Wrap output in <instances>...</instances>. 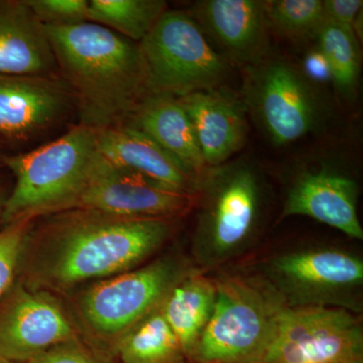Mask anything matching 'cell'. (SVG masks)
<instances>
[{
	"instance_id": "cell-1",
	"label": "cell",
	"mask_w": 363,
	"mask_h": 363,
	"mask_svg": "<svg viewBox=\"0 0 363 363\" xmlns=\"http://www.w3.org/2000/svg\"><path fill=\"white\" fill-rule=\"evenodd\" d=\"M176 219H135L76 208L49 215L37 234L30 278L67 290L131 271L171 238Z\"/></svg>"
},
{
	"instance_id": "cell-2",
	"label": "cell",
	"mask_w": 363,
	"mask_h": 363,
	"mask_svg": "<svg viewBox=\"0 0 363 363\" xmlns=\"http://www.w3.org/2000/svg\"><path fill=\"white\" fill-rule=\"evenodd\" d=\"M47 30L59 75L75 97L78 124L95 130L123 125L150 93L140 45L89 21Z\"/></svg>"
},
{
	"instance_id": "cell-3",
	"label": "cell",
	"mask_w": 363,
	"mask_h": 363,
	"mask_svg": "<svg viewBox=\"0 0 363 363\" xmlns=\"http://www.w3.org/2000/svg\"><path fill=\"white\" fill-rule=\"evenodd\" d=\"M98 157L96 130L76 124L37 149L2 157L14 177L2 224L77 208Z\"/></svg>"
},
{
	"instance_id": "cell-4",
	"label": "cell",
	"mask_w": 363,
	"mask_h": 363,
	"mask_svg": "<svg viewBox=\"0 0 363 363\" xmlns=\"http://www.w3.org/2000/svg\"><path fill=\"white\" fill-rule=\"evenodd\" d=\"M199 210L193 240L198 264L216 267L247 247L259 225L264 187L259 169L247 160L207 168L196 196Z\"/></svg>"
},
{
	"instance_id": "cell-5",
	"label": "cell",
	"mask_w": 363,
	"mask_h": 363,
	"mask_svg": "<svg viewBox=\"0 0 363 363\" xmlns=\"http://www.w3.org/2000/svg\"><path fill=\"white\" fill-rule=\"evenodd\" d=\"M215 285L213 313L190 362L259 363L286 307L283 298L266 279L226 277Z\"/></svg>"
},
{
	"instance_id": "cell-6",
	"label": "cell",
	"mask_w": 363,
	"mask_h": 363,
	"mask_svg": "<svg viewBox=\"0 0 363 363\" xmlns=\"http://www.w3.org/2000/svg\"><path fill=\"white\" fill-rule=\"evenodd\" d=\"M150 92L182 97L223 87L231 64L188 13L168 9L138 44Z\"/></svg>"
},
{
	"instance_id": "cell-7",
	"label": "cell",
	"mask_w": 363,
	"mask_h": 363,
	"mask_svg": "<svg viewBox=\"0 0 363 363\" xmlns=\"http://www.w3.org/2000/svg\"><path fill=\"white\" fill-rule=\"evenodd\" d=\"M241 99L247 116L277 147L292 145L323 123V104L300 67L271 52L242 69Z\"/></svg>"
},
{
	"instance_id": "cell-8",
	"label": "cell",
	"mask_w": 363,
	"mask_h": 363,
	"mask_svg": "<svg viewBox=\"0 0 363 363\" xmlns=\"http://www.w3.org/2000/svg\"><path fill=\"white\" fill-rule=\"evenodd\" d=\"M193 271L185 259L162 257L140 269L98 281L80 300L81 314L98 338L117 342L161 306L169 291Z\"/></svg>"
},
{
	"instance_id": "cell-9",
	"label": "cell",
	"mask_w": 363,
	"mask_h": 363,
	"mask_svg": "<svg viewBox=\"0 0 363 363\" xmlns=\"http://www.w3.org/2000/svg\"><path fill=\"white\" fill-rule=\"evenodd\" d=\"M266 279L289 308H340L362 311L363 262L334 247L278 255L266 264Z\"/></svg>"
},
{
	"instance_id": "cell-10",
	"label": "cell",
	"mask_w": 363,
	"mask_h": 363,
	"mask_svg": "<svg viewBox=\"0 0 363 363\" xmlns=\"http://www.w3.org/2000/svg\"><path fill=\"white\" fill-rule=\"evenodd\" d=\"M259 363H363L357 313L329 307H286Z\"/></svg>"
},
{
	"instance_id": "cell-11",
	"label": "cell",
	"mask_w": 363,
	"mask_h": 363,
	"mask_svg": "<svg viewBox=\"0 0 363 363\" xmlns=\"http://www.w3.org/2000/svg\"><path fill=\"white\" fill-rule=\"evenodd\" d=\"M77 116L73 92L60 75L0 73V140L25 145Z\"/></svg>"
},
{
	"instance_id": "cell-12",
	"label": "cell",
	"mask_w": 363,
	"mask_h": 363,
	"mask_svg": "<svg viewBox=\"0 0 363 363\" xmlns=\"http://www.w3.org/2000/svg\"><path fill=\"white\" fill-rule=\"evenodd\" d=\"M195 203L194 196L117 167L99 154L77 208L125 218L177 219Z\"/></svg>"
},
{
	"instance_id": "cell-13",
	"label": "cell",
	"mask_w": 363,
	"mask_h": 363,
	"mask_svg": "<svg viewBox=\"0 0 363 363\" xmlns=\"http://www.w3.org/2000/svg\"><path fill=\"white\" fill-rule=\"evenodd\" d=\"M77 337L58 303L42 291L13 284L0 300V358L28 363Z\"/></svg>"
},
{
	"instance_id": "cell-14",
	"label": "cell",
	"mask_w": 363,
	"mask_h": 363,
	"mask_svg": "<svg viewBox=\"0 0 363 363\" xmlns=\"http://www.w3.org/2000/svg\"><path fill=\"white\" fill-rule=\"evenodd\" d=\"M188 13L231 65L247 68L271 54L264 0H200Z\"/></svg>"
},
{
	"instance_id": "cell-15",
	"label": "cell",
	"mask_w": 363,
	"mask_h": 363,
	"mask_svg": "<svg viewBox=\"0 0 363 363\" xmlns=\"http://www.w3.org/2000/svg\"><path fill=\"white\" fill-rule=\"evenodd\" d=\"M359 185L343 169L322 164L300 172L286 192L281 218L307 216L337 229L353 240H363L358 217Z\"/></svg>"
},
{
	"instance_id": "cell-16",
	"label": "cell",
	"mask_w": 363,
	"mask_h": 363,
	"mask_svg": "<svg viewBox=\"0 0 363 363\" xmlns=\"http://www.w3.org/2000/svg\"><path fill=\"white\" fill-rule=\"evenodd\" d=\"M178 99L190 118L207 168L225 164L245 147L247 111L240 95L219 87L197 91Z\"/></svg>"
},
{
	"instance_id": "cell-17",
	"label": "cell",
	"mask_w": 363,
	"mask_h": 363,
	"mask_svg": "<svg viewBox=\"0 0 363 363\" xmlns=\"http://www.w3.org/2000/svg\"><path fill=\"white\" fill-rule=\"evenodd\" d=\"M96 136L98 152L111 164L179 192L197 196L200 177L177 161L149 136L126 125L96 130Z\"/></svg>"
},
{
	"instance_id": "cell-18",
	"label": "cell",
	"mask_w": 363,
	"mask_h": 363,
	"mask_svg": "<svg viewBox=\"0 0 363 363\" xmlns=\"http://www.w3.org/2000/svg\"><path fill=\"white\" fill-rule=\"evenodd\" d=\"M0 73L59 75L47 28L26 0H0Z\"/></svg>"
},
{
	"instance_id": "cell-19",
	"label": "cell",
	"mask_w": 363,
	"mask_h": 363,
	"mask_svg": "<svg viewBox=\"0 0 363 363\" xmlns=\"http://www.w3.org/2000/svg\"><path fill=\"white\" fill-rule=\"evenodd\" d=\"M123 125L149 136L198 177L206 171L190 118L178 98L150 92L136 105Z\"/></svg>"
},
{
	"instance_id": "cell-20",
	"label": "cell",
	"mask_w": 363,
	"mask_h": 363,
	"mask_svg": "<svg viewBox=\"0 0 363 363\" xmlns=\"http://www.w3.org/2000/svg\"><path fill=\"white\" fill-rule=\"evenodd\" d=\"M215 300V281L193 269L169 291L160 306L189 360L212 316Z\"/></svg>"
},
{
	"instance_id": "cell-21",
	"label": "cell",
	"mask_w": 363,
	"mask_h": 363,
	"mask_svg": "<svg viewBox=\"0 0 363 363\" xmlns=\"http://www.w3.org/2000/svg\"><path fill=\"white\" fill-rule=\"evenodd\" d=\"M114 354L121 363H187L189 360L160 307L117 342Z\"/></svg>"
},
{
	"instance_id": "cell-22",
	"label": "cell",
	"mask_w": 363,
	"mask_h": 363,
	"mask_svg": "<svg viewBox=\"0 0 363 363\" xmlns=\"http://www.w3.org/2000/svg\"><path fill=\"white\" fill-rule=\"evenodd\" d=\"M167 11L164 0H89L88 21L140 44Z\"/></svg>"
},
{
	"instance_id": "cell-23",
	"label": "cell",
	"mask_w": 363,
	"mask_h": 363,
	"mask_svg": "<svg viewBox=\"0 0 363 363\" xmlns=\"http://www.w3.org/2000/svg\"><path fill=\"white\" fill-rule=\"evenodd\" d=\"M330 66L334 87L343 99L352 101L357 95L362 71L359 40L350 28L325 23L316 39Z\"/></svg>"
},
{
	"instance_id": "cell-24",
	"label": "cell",
	"mask_w": 363,
	"mask_h": 363,
	"mask_svg": "<svg viewBox=\"0 0 363 363\" xmlns=\"http://www.w3.org/2000/svg\"><path fill=\"white\" fill-rule=\"evenodd\" d=\"M269 32L291 40H315L325 25L323 0H264Z\"/></svg>"
},
{
	"instance_id": "cell-25",
	"label": "cell",
	"mask_w": 363,
	"mask_h": 363,
	"mask_svg": "<svg viewBox=\"0 0 363 363\" xmlns=\"http://www.w3.org/2000/svg\"><path fill=\"white\" fill-rule=\"evenodd\" d=\"M33 223V220L16 221L0 231V300L13 286Z\"/></svg>"
},
{
	"instance_id": "cell-26",
	"label": "cell",
	"mask_w": 363,
	"mask_h": 363,
	"mask_svg": "<svg viewBox=\"0 0 363 363\" xmlns=\"http://www.w3.org/2000/svg\"><path fill=\"white\" fill-rule=\"evenodd\" d=\"M45 26L64 28L87 23L89 0H26Z\"/></svg>"
},
{
	"instance_id": "cell-27",
	"label": "cell",
	"mask_w": 363,
	"mask_h": 363,
	"mask_svg": "<svg viewBox=\"0 0 363 363\" xmlns=\"http://www.w3.org/2000/svg\"><path fill=\"white\" fill-rule=\"evenodd\" d=\"M28 363H113L107 357L91 350L78 337L54 346Z\"/></svg>"
},
{
	"instance_id": "cell-28",
	"label": "cell",
	"mask_w": 363,
	"mask_h": 363,
	"mask_svg": "<svg viewBox=\"0 0 363 363\" xmlns=\"http://www.w3.org/2000/svg\"><path fill=\"white\" fill-rule=\"evenodd\" d=\"M362 7V0H323L325 21L351 28Z\"/></svg>"
},
{
	"instance_id": "cell-29",
	"label": "cell",
	"mask_w": 363,
	"mask_h": 363,
	"mask_svg": "<svg viewBox=\"0 0 363 363\" xmlns=\"http://www.w3.org/2000/svg\"><path fill=\"white\" fill-rule=\"evenodd\" d=\"M300 69L313 85L326 84L332 81L328 60L317 45L306 52Z\"/></svg>"
},
{
	"instance_id": "cell-30",
	"label": "cell",
	"mask_w": 363,
	"mask_h": 363,
	"mask_svg": "<svg viewBox=\"0 0 363 363\" xmlns=\"http://www.w3.org/2000/svg\"><path fill=\"white\" fill-rule=\"evenodd\" d=\"M9 194V193H7L6 185H4V179L0 175V224H2V215H4V205H6Z\"/></svg>"
},
{
	"instance_id": "cell-31",
	"label": "cell",
	"mask_w": 363,
	"mask_h": 363,
	"mask_svg": "<svg viewBox=\"0 0 363 363\" xmlns=\"http://www.w3.org/2000/svg\"><path fill=\"white\" fill-rule=\"evenodd\" d=\"M7 149L6 143L4 142H2L1 140H0V160L2 159L6 155L4 154V150Z\"/></svg>"
},
{
	"instance_id": "cell-32",
	"label": "cell",
	"mask_w": 363,
	"mask_h": 363,
	"mask_svg": "<svg viewBox=\"0 0 363 363\" xmlns=\"http://www.w3.org/2000/svg\"><path fill=\"white\" fill-rule=\"evenodd\" d=\"M0 363H13V362H6V360H4V359H1V358H0Z\"/></svg>"
},
{
	"instance_id": "cell-33",
	"label": "cell",
	"mask_w": 363,
	"mask_h": 363,
	"mask_svg": "<svg viewBox=\"0 0 363 363\" xmlns=\"http://www.w3.org/2000/svg\"><path fill=\"white\" fill-rule=\"evenodd\" d=\"M245 363H259V362H245Z\"/></svg>"
}]
</instances>
